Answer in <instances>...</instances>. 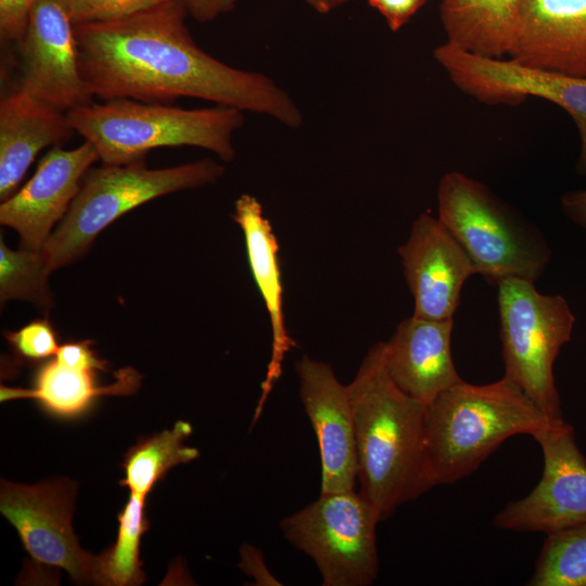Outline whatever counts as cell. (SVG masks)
Here are the masks:
<instances>
[{"instance_id": "4", "label": "cell", "mask_w": 586, "mask_h": 586, "mask_svg": "<svg viewBox=\"0 0 586 586\" xmlns=\"http://www.w3.org/2000/svg\"><path fill=\"white\" fill-rule=\"evenodd\" d=\"M66 114L105 165L129 164L144 160L153 149L176 146L205 149L231 162L233 135L244 124L243 111L235 107L189 110L132 99L92 102Z\"/></svg>"}, {"instance_id": "8", "label": "cell", "mask_w": 586, "mask_h": 586, "mask_svg": "<svg viewBox=\"0 0 586 586\" xmlns=\"http://www.w3.org/2000/svg\"><path fill=\"white\" fill-rule=\"evenodd\" d=\"M379 522L375 508L351 489L320 493L283 518L280 528L291 545L315 562L323 586H369L379 574Z\"/></svg>"}, {"instance_id": "30", "label": "cell", "mask_w": 586, "mask_h": 586, "mask_svg": "<svg viewBox=\"0 0 586 586\" xmlns=\"http://www.w3.org/2000/svg\"><path fill=\"white\" fill-rule=\"evenodd\" d=\"M428 0H368L385 18L393 31L399 30Z\"/></svg>"}, {"instance_id": "28", "label": "cell", "mask_w": 586, "mask_h": 586, "mask_svg": "<svg viewBox=\"0 0 586 586\" xmlns=\"http://www.w3.org/2000/svg\"><path fill=\"white\" fill-rule=\"evenodd\" d=\"M37 0H0V39L16 42L24 34L29 12Z\"/></svg>"}, {"instance_id": "27", "label": "cell", "mask_w": 586, "mask_h": 586, "mask_svg": "<svg viewBox=\"0 0 586 586\" xmlns=\"http://www.w3.org/2000/svg\"><path fill=\"white\" fill-rule=\"evenodd\" d=\"M14 354L25 361H40L54 356L60 347L56 333L47 319L27 323L17 331H5Z\"/></svg>"}, {"instance_id": "6", "label": "cell", "mask_w": 586, "mask_h": 586, "mask_svg": "<svg viewBox=\"0 0 586 586\" xmlns=\"http://www.w3.org/2000/svg\"><path fill=\"white\" fill-rule=\"evenodd\" d=\"M437 202V218L488 282L496 284L510 277L536 281L542 277L551 259L546 239L483 184L450 171L440 180Z\"/></svg>"}, {"instance_id": "19", "label": "cell", "mask_w": 586, "mask_h": 586, "mask_svg": "<svg viewBox=\"0 0 586 586\" xmlns=\"http://www.w3.org/2000/svg\"><path fill=\"white\" fill-rule=\"evenodd\" d=\"M76 133L66 112L17 89L0 101V200L11 196L44 148Z\"/></svg>"}, {"instance_id": "10", "label": "cell", "mask_w": 586, "mask_h": 586, "mask_svg": "<svg viewBox=\"0 0 586 586\" xmlns=\"http://www.w3.org/2000/svg\"><path fill=\"white\" fill-rule=\"evenodd\" d=\"M434 58L460 89L483 101L512 102L532 95L566 111L581 139L577 170L586 174V75L550 72L511 59L482 56L448 42L435 49Z\"/></svg>"}, {"instance_id": "18", "label": "cell", "mask_w": 586, "mask_h": 586, "mask_svg": "<svg viewBox=\"0 0 586 586\" xmlns=\"http://www.w3.org/2000/svg\"><path fill=\"white\" fill-rule=\"evenodd\" d=\"M232 217L243 232L250 269L264 300L271 326V354L253 418L254 424L282 373L285 355L296 346V343L289 335L285 326L278 242L259 201L250 194H242L234 202Z\"/></svg>"}, {"instance_id": "14", "label": "cell", "mask_w": 586, "mask_h": 586, "mask_svg": "<svg viewBox=\"0 0 586 586\" xmlns=\"http://www.w3.org/2000/svg\"><path fill=\"white\" fill-rule=\"evenodd\" d=\"M413 296V316L453 318L467 279L477 270L450 231L436 217L422 213L397 251Z\"/></svg>"}, {"instance_id": "15", "label": "cell", "mask_w": 586, "mask_h": 586, "mask_svg": "<svg viewBox=\"0 0 586 586\" xmlns=\"http://www.w3.org/2000/svg\"><path fill=\"white\" fill-rule=\"evenodd\" d=\"M99 154L89 141L65 150L51 148L33 177L0 205V224L14 229L21 247L41 250L77 195L85 174Z\"/></svg>"}, {"instance_id": "33", "label": "cell", "mask_w": 586, "mask_h": 586, "mask_svg": "<svg viewBox=\"0 0 586 586\" xmlns=\"http://www.w3.org/2000/svg\"><path fill=\"white\" fill-rule=\"evenodd\" d=\"M564 215L586 229V190L565 193L561 199Z\"/></svg>"}, {"instance_id": "29", "label": "cell", "mask_w": 586, "mask_h": 586, "mask_svg": "<svg viewBox=\"0 0 586 586\" xmlns=\"http://www.w3.org/2000/svg\"><path fill=\"white\" fill-rule=\"evenodd\" d=\"M92 343L91 340L67 342L60 345L54 359L69 366L106 372L109 362L97 356Z\"/></svg>"}, {"instance_id": "25", "label": "cell", "mask_w": 586, "mask_h": 586, "mask_svg": "<svg viewBox=\"0 0 586 586\" xmlns=\"http://www.w3.org/2000/svg\"><path fill=\"white\" fill-rule=\"evenodd\" d=\"M51 269L41 250H11L0 242V298L21 300L49 308L53 304L49 288Z\"/></svg>"}, {"instance_id": "7", "label": "cell", "mask_w": 586, "mask_h": 586, "mask_svg": "<svg viewBox=\"0 0 586 586\" xmlns=\"http://www.w3.org/2000/svg\"><path fill=\"white\" fill-rule=\"evenodd\" d=\"M534 283L517 277L496 283L505 375L557 426L565 421L553 365L572 337L575 316L563 296L543 294Z\"/></svg>"}, {"instance_id": "9", "label": "cell", "mask_w": 586, "mask_h": 586, "mask_svg": "<svg viewBox=\"0 0 586 586\" xmlns=\"http://www.w3.org/2000/svg\"><path fill=\"white\" fill-rule=\"evenodd\" d=\"M77 485L67 477L36 485L1 480L0 511L37 565L65 570L80 584H98V558L84 550L72 526Z\"/></svg>"}, {"instance_id": "23", "label": "cell", "mask_w": 586, "mask_h": 586, "mask_svg": "<svg viewBox=\"0 0 586 586\" xmlns=\"http://www.w3.org/2000/svg\"><path fill=\"white\" fill-rule=\"evenodd\" d=\"M145 497L130 494L117 513L118 531L114 544L98 558V583L106 586H137L145 576L140 560V543L149 530Z\"/></svg>"}, {"instance_id": "32", "label": "cell", "mask_w": 586, "mask_h": 586, "mask_svg": "<svg viewBox=\"0 0 586 586\" xmlns=\"http://www.w3.org/2000/svg\"><path fill=\"white\" fill-rule=\"evenodd\" d=\"M188 13L200 23H207L233 10L238 0H181Z\"/></svg>"}, {"instance_id": "26", "label": "cell", "mask_w": 586, "mask_h": 586, "mask_svg": "<svg viewBox=\"0 0 586 586\" xmlns=\"http://www.w3.org/2000/svg\"><path fill=\"white\" fill-rule=\"evenodd\" d=\"M168 0H64L75 25L103 23L128 17Z\"/></svg>"}, {"instance_id": "3", "label": "cell", "mask_w": 586, "mask_h": 586, "mask_svg": "<svg viewBox=\"0 0 586 586\" xmlns=\"http://www.w3.org/2000/svg\"><path fill=\"white\" fill-rule=\"evenodd\" d=\"M551 426L510 378L482 385L461 381L425 406V445L434 485L474 472L507 438Z\"/></svg>"}, {"instance_id": "21", "label": "cell", "mask_w": 586, "mask_h": 586, "mask_svg": "<svg viewBox=\"0 0 586 586\" xmlns=\"http://www.w3.org/2000/svg\"><path fill=\"white\" fill-rule=\"evenodd\" d=\"M524 0H443L440 5L447 42L467 52L501 59L509 54Z\"/></svg>"}, {"instance_id": "24", "label": "cell", "mask_w": 586, "mask_h": 586, "mask_svg": "<svg viewBox=\"0 0 586 586\" xmlns=\"http://www.w3.org/2000/svg\"><path fill=\"white\" fill-rule=\"evenodd\" d=\"M530 586H586V524L547 534Z\"/></svg>"}, {"instance_id": "12", "label": "cell", "mask_w": 586, "mask_h": 586, "mask_svg": "<svg viewBox=\"0 0 586 586\" xmlns=\"http://www.w3.org/2000/svg\"><path fill=\"white\" fill-rule=\"evenodd\" d=\"M15 43L18 89L66 113L93 102L80 74L74 24L64 0H37Z\"/></svg>"}, {"instance_id": "13", "label": "cell", "mask_w": 586, "mask_h": 586, "mask_svg": "<svg viewBox=\"0 0 586 586\" xmlns=\"http://www.w3.org/2000/svg\"><path fill=\"white\" fill-rule=\"evenodd\" d=\"M295 371L300 398L319 446L320 493L355 489L358 460L348 386L328 362L306 355L297 360Z\"/></svg>"}, {"instance_id": "2", "label": "cell", "mask_w": 586, "mask_h": 586, "mask_svg": "<svg viewBox=\"0 0 586 586\" xmlns=\"http://www.w3.org/2000/svg\"><path fill=\"white\" fill-rule=\"evenodd\" d=\"M347 386L355 418L359 493L384 521L399 506L435 486L425 445V405L390 377L384 342L369 348Z\"/></svg>"}, {"instance_id": "16", "label": "cell", "mask_w": 586, "mask_h": 586, "mask_svg": "<svg viewBox=\"0 0 586 586\" xmlns=\"http://www.w3.org/2000/svg\"><path fill=\"white\" fill-rule=\"evenodd\" d=\"M525 66L586 75V0H524L509 53Z\"/></svg>"}, {"instance_id": "34", "label": "cell", "mask_w": 586, "mask_h": 586, "mask_svg": "<svg viewBox=\"0 0 586 586\" xmlns=\"http://www.w3.org/2000/svg\"><path fill=\"white\" fill-rule=\"evenodd\" d=\"M306 2L318 13L327 14L346 3L347 0H306Z\"/></svg>"}, {"instance_id": "11", "label": "cell", "mask_w": 586, "mask_h": 586, "mask_svg": "<svg viewBox=\"0 0 586 586\" xmlns=\"http://www.w3.org/2000/svg\"><path fill=\"white\" fill-rule=\"evenodd\" d=\"M533 437L543 450V475L528 495L497 513L493 525L548 534L586 524V458L572 425L549 426Z\"/></svg>"}, {"instance_id": "5", "label": "cell", "mask_w": 586, "mask_h": 586, "mask_svg": "<svg viewBox=\"0 0 586 586\" xmlns=\"http://www.w3.org/2000/svg\"><path fill=\"white\" fill-rule=\"evenodd\" d=\"M224 169L212 158L166 168H149L140 160L89 169L41 249L49 268L56 270L82 256L105 227L129 211L169 193L214 183Z\"/></svg>"}, {"instance_id": "22", "label": "cell", "mask_w": 586, "mask_h": 586, "mask_svg": "<svg viewBox=\"0 0 586 586\" xmlns=\"http://www.w3.org/2000/svg\"><path fill=\"white\" fill-rule=\"evenodd\" d=\"M191 432V424L179 420L170 430L140 437L125 453L122 464L125 476L119 485L127 487L130 494L146 498L171 468L199 457L198 448L184 445Z\"/></svg>"}, {"instance_id": "1", "label": "cell", "mask_w": 586, "mask_h": 586, "mask_svg": "<svg viewBox=\"0 0 586 586\" xmlns=\"http://www.w3.org/2000/svg\"><path fill=\"white\" fill-rule=\"evenodd\" d=\"M181 0L125 18L74 26L78 65L93 98L169 104L187 97L267 115L298 128L303 115L271 78L230 66L200 48Z\"/></svg>"}, {"instance_id": "20", "label": "cell", "mask_w": 586, "mask_h": 586, "mask_svg": "<svg viewBox=\"0 0 586 586\" xmlns=\"http://www.w3.org/2000/svg\"><path fill=\"white\" fill-rule=\"evenodd\" d=\"M95 372L53 358L38 369L31 388L1 385L0 400L30 398L55 418L75 419L88 412L100 396L133 394L142 379L138 371L126 367L115 373V382L98 385Z\"/></svg>"}, {"instance_id": "31", "label": "cell", "mask_w": 586, "mask_h": 586, "mask_svg": "<svg viewBox=\"0 0 586 586\" xmlns=\"http://www.w3.org/2000/svg\"><path fill=\"white\" fill-rule=\"evenodd\" d=\"M241 570L258 586H281L282 583L269 571L262 550L251 544L241 547Z\"/></svg>"}, {"instance_id": "17", "label": "cell", "mask_w": 586, "mask_h": 586, "mask_svg": "<svg viewBox=\"0 0 586 586\" xmlns=\"http://www.w3.org/2000/svg\"><path fill=\"white\" fill-rule=\"evenodd\" d=\"M453 318L402 320L384 342L387 372L395 384L423 405L461 382L451 356Z\"/></svg>"}]
</instances>
